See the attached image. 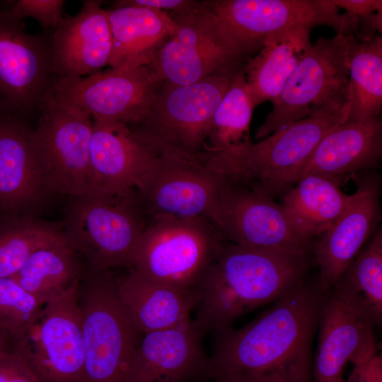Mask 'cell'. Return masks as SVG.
Segmentation results:
<instances>
[{
  "mask_svg": "<svg viewBox=\"0 0 382 382\" xmlns=\"http://www.w3.org/2000/svg\"><path fill=\"white\" fill-rule=\"evenodd\" d=\"M323 293L303 278L250 323L214 332V381L311 382L312 341L325 302Z\"/></svg>",
  "mask_w": 382,
  "mask_h": 382,
  "instance_id": "6da1fadb",
  "label": "cell"
},
{
  "mask_svg": "<svg viewBox=\"0 0 382 382\" xmlns=\"http://www.w3.org/2000/svg\"><path fill=\"white\" fill-rule=\"evenodd\" d=\"M308 254L255 249L222 241L200 277L195 326L203 334L231 327L246 313L274 302L303 279Z\"/></svg>",
  "mask_w": 382,
  "mask_h": 382,
  "instance_id": "7a4b0ae2",
  "label": "cell"
},
{
  "mask_svg": "<svg viewBox=\"0 0 382 382\" xmlns=\"http://www.w3.org/2000/svg\"><path fill=\"white\" fill-rule=\"evenodd\" d=\"M349 104L320 112L279 129L257 143L202 153L200 158L226 181L272 199L298 182L306 161L329 132L348 120Z\"/></svg>",
  "mask_w": 382,
  "mask_h": 382,
  "instance_id": "3957f363",
  "label": "cell"
},
{
  "mask_svg": "<svg viewBox=\"0 0 382 382\" xmlns=\"http://www.w3.org/2000/svg\"><path fill=\"white\" fill-rule=\"evenodd\" d=\"M135 189L69 197L62 221L69 243L93 270L129 267L147 224Z\"/></svg>",
  "mask_w": 382,
  "mask_h": 382,
  "instance_id": "277c9868",
  "label": "cell"
},
{
  "mask_svg": "<svg viewBox=\"0 0 382 382\" xmlns=\"http://www.w3.org/2000/svg\"><path fill=\"white\" fill-rule=\"evenodd\" d=\"M226 43L242 61L257 53L265 40L283 30L326 25L354 35L358 18L340 13L331 0L202 1Z\"/></svg>",
  "mask_w": 382,
  "mask_h": 382,
  "instance_id": "5b68a950",
  "label": "cell"
},
{
  "mask_svg": "<svg viewBox=\"0 0 382 382\" xmlns=\"http://www.w3.org/2000/svg\"><path fill=\"white\" fill-rule=\"evenodd\" d=\"M83 382H125L140 333L122 306L112 270L86 267L78 289Z\"/></svg>",
  "mask_w": 382,
  "mask_h": 382,
  "instance_id": "8992f818",
  "label": "cell"
},
{
  "mask_svg": "<svg viewBox=\"0 0 382 382\" xmlns=\"http://www.w3.org/2000/svg\"><path fill=\"white\" fill-rule=\"evenodd\" d=\"M243 66L216 72L189 85L163 82L146 118L130 128L156 154L199 155L232 77Z\"/></svg>",
  "mask_w": 382,
  "mask_h": 382,
  "instance_id": "52a82bcc",
  "label": "cell"
},
{
  "mask_svg": "<svg viewBox=\"0 0 382 382\" xmlns=\"http://www.w3.org/2000/svg\"><path fill=\"white\" fill-rule=\"evenodd\" d=\"M354 35L336 34L311 45L255 134L261 140L295 121L348 103L349 55Z\"/></svg>",
  "mask_w": 382,
  "mask_h": 382,
  "instance_id": "ba28073f",
  "label": "cell"
},
{
  "mask_svg": "<svg viewBox=\"0 0 382 382\" xmlns=\"http://www.w3.org/2000/svg\"><path fill=\"white\" fill-rule=\"evenodd\" d=\"M162 83L150 54L90 76L54 78L52 96L93 120L135 127L148 116Z\"/></svg>",
  "mask_w": 382,
  "mask_h": 382,
  "instance_id": "9c48e42d",
  "label": "cell"
},
{
  "mask_svg": "<svg viewBox=\"0 0 382 382\" xmlns=\"http://www.w3.org/2000/svg\"><path fill=\"white\" fill-rule=\"evenodd\" d=\"M222 241L208 221L150 217L128 268L163 284L195 289Z\"/></svg>",
  "mask_w": 382,
  "mask_h": 382,
  "instance_id": "30bf717a",
  "label": "cell"
},
{
  "mask_svg": "<svg viewBox=\"0 0 382 382\" xmlns=\"http://www.w3.org/2000/svg\"><path fill=\"white\" fill-rule=\"evenodd\" d=\"M91 117L48 98L31 128L30 143L43 181L54 196L91 191Z\"/></svg>",
  "mask_w": 382,
  "mask_h": 382,
  "instance_id": "8fae6325",
  "label": "cell"
},
{
  "mask_svg": "<svg viewBox=\"0 0 382 382\" xmlns=\"http://www.w3.org/2000/svg\"><path fill=\"white\" fill-rule=\"evenodd\" d=\"M54 78L49 35L29 34L0 11V117L29 125L52 94Z\"/></svg>",
  "mask_w": 382,
  "mask_h": 382,
  "instance_id": "7c38bea8",
  "label": "cell"
},
{
  "mask_svg": "<svg viewBox=\"0 0 382 382\" xmlns=\"http://www.w3.org/2000/svg\"><path fill=\"white\" fill-rule=\"evenodd\" d=\"M224 183L198 156L163 152L136 190L147 219H201L214 225Z\"/></svg>",
  "mask_w": 382,
  "mask_h": 382,
  "instance_id": "4fadbf2b",
  "label": "cell"
},
{
  "mask_svg": "<svg viewBox=\"0 0 382 382\" xmlns=\"http://www.w3.org/2000/svg\"><path fill=\"white\" fill-rule=\"evenodd\" d=\"M170 16L178 25L176 32L151 54L163 82L189 85L245 64L223 40L202 1L191 10Z\"/></svg>",
  "mask_w": 382,
  "mask_h": 382,
  "instance_id": "5bb4252c",
  "label": "cell"
},
{
  "mask_svg": "<svg viewBox=\"0 0 382 382\" xmlns=\"http://www.w3.org/2000/svg\"><path fill=\"white\" fill-rule=\"evenodd\" d=\"M332 289L319 322L314 382H344L348 361L355 364L376 354V322L364 299L342 278Z\"/></svg>",
  "mask_w": 382,
  "mask_h": 382,
  "instance_id": "9a60e30c",
  "label": "cell"
},
{
  "mask_svg": "<svg viewBox=\"0 0 382 382\" xmlns=\"http://www.w3.org/2000/svg\"><path fill=\"white\" fill-rule=\"evenodd\" d=\"M79 282L47 302L29 331L27 355L39 382L84 381Z\"/></svg>",
  "mask_w": 382,
  "mask_h": 382,
  "instance_id": "2e32d148",
  "label": "cell"
},
{
  "mask_svg": "<svg viewBox=\"0 0 382 382\" xmlns=\"http://www.w3.org/2000/svg\"><path fill=\"white\" fill-rule=\"evenodd\" d=\"M214 226L224 241L240 246L309 252L310 241L296 232L282 204L225 180Z\"/></svg>",
  "mask_w": 382,
  "mask_h": 382,
  "instance_id": "e0dca14e",
  "label": "cell"
},
{
  "mask_svg": "<svg viewBox=\"0 0 382 382\" xmlns=\"http://www.w3.org/2000/svg\"><path fill=\"white\" fill-rule=\"evenodd\" d=\"M204 336L192 319L171 329L146 333L133 354L125 382L214 381Z\"/></svg>",
  "mask_w": 382,
  "mask_h": 382,
  "instance_id": "ac0fdd59",
  "label": "cell"
},
{
  "mask_svg": "<svg viewBox=\"0 0 382 382\" xmlns=\"http://www.w3.org/2000/svg\"><path fill=\"white\" fill-rule=\"evenodd\" d=\"M354 179L357 189L349 205L314 248L324 293L337 284L380 220L379 178Z\"/></svg>",
  "mask_w": 382,
  "mask_h": 382,
  "instance_id": "d6986e66",
  "label": "cell"
},
{
  "mask_svg": "<svg viewBox=\"0 0 382 382\" xmlns=\"http://www.w3.org/2000/svg\"><path fill=\"white\" fill-rule=\"evenodd\" d=\"M55 78L87 76L110 65L113 37L107 11L99 1H85L49 35Z\"/></svg>",
  "mask_w": 382,
  "mask_h": 382,
  "instance_id": "ffe728a7",
  "label": "cell"
},
{
  "mask_svg": "<svg viewBox=\"0 0 382 382\" xmlns=\"http://www.w3.org/2000/svg\"><path fill=\"white\" fill-rule=\"evenodd\" d=\"M30 125L0 119V218L40 216L55 197L41 176L30 143Z\"/></svg>",
  "mask_w": 382,
  "mask_h": 382,
  "instance_id": "44dd1931",
  "label": "cell"
},
{
  "mask_svg": "<svg viewBox=\"0 0 382 382\" xmlns=\"http://www.w3.org/2000/svg\"><path fill=\"white\" fill-rule=\"evenodd\" d=\"M156 156L127 125L93 120L90 192L113 193L138 189Z\"/></svg>",
  "mask_w": 382,
  "mask_h": 382,
  "instance_id": "7402d4cb",
  "label": "cell"
},
{
  "mask_svg": "<svg viewBox=\"0 0 382 382\" xmlns=\"http://www.w3.org/2000/svg\"><path fill=\"white\" fill-rule=\"evenodd\" d=\"M381 155L382 122L379 117L347 121L320 141L303 166L299 179L317 175L340 185L342 178L378 166Z\"/></svg>",
  "mask_w": 382,
  "mask_h": 382,
  "instance_id": "603a6c76",
  "label": "cell"
},
{
  "mask_svg": "<svg viewBox=\"0 0 382 382\" xmlns=\"http://www.w3.org/2000/svg\"><path fill=\"white\" fill-rule=\"evenodd\" d=\"M117 277L120 302L135 328L141 333L175 328L191 319L198 295L154 281L133 268Z\"/></svg>",
  "mask_w": 382,
  "mask_h": 382,
  "instance_id": "cb8c5ba5",
  "label": "cell"
},
{
  "mask_svg": "<svg viewBox=\"0 0 382 382\" xmlns=\"http://www.w3.org/2000/svg\"><path fill=\"white\" fill-rule=\"evenodd\" d=\"M311 28H291L269 35L245 63L246 82L255 106L273 101L311 46Z\"/></svg>",
  "mask_w": 382,
  "mask_h": 382,
  "instance_id": "d4e9b609",
  "label": "cell"
},
{
  "mask_svg": "<svg viewBox=\"0 0 382 382\" xmlns=\"http://www.w3.org/2000/svg\"><path fill=\"white\" fill-rule=\"evenodd\" d=\"M352 198L353 194L344 193L337 182L307 175L282 197V205L296 232L311 241L329 230Z\"/></svg>",
  "mask_w": 382,
  "mask_h": 382,
  "instance_id": "484cf974",
  "label": "cell"
},
{
  "mask_svg": "<svg viewBox=\"0 0 382 382\" xmlns=\"http://www.w3.org/2000/svg\"><path fill=\"white\" fill-rule=\"evenodd\" d=\"M106 11L113 37L110 66L149 55L178 28L166 11L134 5Z\"/></svg>",
  "mask_w": 382,
  "mask_h": 382,
  "instance_id": "4316f807",
  "label": "cell"
},
{
  "mask_svg": "<svg viewBox=\"0 0 382 382\" xmlns=\"http://www.w3.org/2000/svg\"><path fill=\"white\" fill-rule=\"evenodd\" d=\"M86 267L66 238L36 250L11 278L45 304L79 282Z\"/></svg>",
  "mask_w": 382,
  "mask_h": 382,
  "instance_id": "83f0119b",
  "label": "cell"
},
{
  "mask_svg": "<svg viewBox=\"0 0 382 382\" xmlns=\"http://www.w3.org/2000/svg\"><path fill=\"white\" fill-rule=\"evenodd\" d=\"M349 122L379 117L382 108V37L352 41L348 69Z\"/></svg>",
  "mask_w": 382,
  "mask_h": 382,
  "instance_id": "f1b7e54d",
  "label": "cell"
},
{
  "mask_svg": "<svg viewBox=\"0 0 382 382\" xmlns=\"http://www.w3.org/2000/svg\"><path fill=\"white\" fill-rule=\"evenodd\" d=\"M66 238L62 221L18 215L0 218V278L13 277L36 250Z\"/></svg>",
  "mask_w": 382,
  "mask_h": 382,
  "instance_id": "f546056e",
  "label": "cell"
},
{
  "mask_svg": "<svg viewBox=\"0 0 382 382\" xmlns=\"http://www.w3.org/2000/svg\"><path fill=\"white\" fill-rule=\"evenodd\" d=\"M244 66L232 77L214 115L201 154L231 149L250 141V124L256 106L246 82Z\"/></svg>",
  "mask_w": 382,
  "mask_h": 382,
  "instance_id": "4dcf8cb0",
  "label": "cell"
},
{
  "mask_svg": "<svg viewBox=\"0 0 382 382\" xmlns=\"http://www.w3.org/2000/svg\"><path fill=\"white\" fill-rule=\"evenodd\" d=\"M44 305L13 278H0V340L2 344L27 351L29 331Z\"/></svg>",
  "mask_w": 382,
  "mask_h": 382,
  "instance_id": "1f68e13d",
  "label": "cell"
},
{
  "mask_svg": "<svg viewBox=\"0 0 382 382\" xmlns=\"http://www.w3.org/2000/svg\"><path fill=\"white\" fill-rule=\"evenodd\" d=\"M364 300L376 323L382 317V231L380 228L341 277Z\"/></svg>",
  "mask_w": 382,
  "mask_h": 382,
  "instance_id": "d6a6232c",
  "label": "cell"
},
{
  "mask_svg": "<svg viewBox=\"0 0 382 382\" xmlns=\"http://www.w3.org/2000/svg\"><path fill=\"white\" fill-rule=\"evenodd\" d=\"M64 0H18L0 11L18 21L25 18L36 20L45 30H54L64 18Z\"/></svg>",
  "mask_w": 382,
  "mask_h": 382,
  "instance_id": "836d02e7",
  "label": "cell"
},
{
  "mask_svg": "<svg viewBox=\"0 0 382 382\" xmlns=\"http://www.w3.org/2000/svg\"><path fill=\"white\" fill-rule=\"evenodd\" d=\"M0 382H39L25 350L1 346Z\"/></svg>",
  "mask_w": 382,
  "mask_h": 382,
  "instance_id": "e575fe53",
  "label": "cell"
},
{
  "mask_svg": "<svg viewBox=\"0 0 382 382\" xmlns=\"http://www.w3.org/2000/svg\"><path fill=\"white\" fill-rule=\"evenodd\" d=\"M345 382H382V358L375 354L370 358L354 364Z\"/></svg>",
  "mask_w": 382,
  "mask_h": 382,
  "instance_id": "d590c367",
  "label": "cell"
},
{
  "mask_svg": "<svg viewBox=\"0 0 382 382\" xmlns=\"http://www.w3.org/2000/svg\"><path fill=\"white\" fill-rule=\"evenodd\" d=\"M198 1L190 0H123L115 3V6L134 5L163 11L170 10L172 13H183L197 7Z\"/></svg>",
  "mask_w": 382,
  "mask_h": 382,
  "instance_id": "8d00e7d4",
  "label": "cell"
},
{
  "mask_svg": "<svg viewBox=\"0 0 382 382\" xmlns=\"http://www.w3.org/2000/svg\"><path fill=\"white\" fill-rule=\"evenodd\" d=\"M331 2L338 9H345L347 14L357 18L382 11L381 0H331Z\"/></svg>",
  "mask_w": 382,
  "mask_h": 382,
  "instance_id": "74e56055",
  "label": "cell"
},
{
  "mask_svg": "<svg viewBox=\"0 0 382 382\" xmlns=\"http://www.w3.org/2000/svg\"><path fill=\"white\" fill-rule=\"evenodd\" d=\"M382 31V11H378L364 17L358 18L356 40L359 42H366L374 38L375 32Z\"/></svg>",
  "mask_w": 382,
  "mask_h": 382,
  "instance_id": "f35d334b",
  "label": "cell"
},
{
  "mask_svg": "<svg viewBox=\"0 0 382 382\" xmlns=\"http://www.w3.org/2000/svg\"><path fill=\"white\" fill-rule=\"evenodd\" d=\"M214 382H262L257 380L244 378H223L218 379Z\"/></svg>",
  "mask_w": 382,
  "mask_h": 382,
  "instance_id": "ab89813d",
  "label": "cell"
},
{
  "mask_svg": "<svg viewBox=\"0 0 382 382\" xmlns=\"http://www.w3.org/2000/svg\"><path fill=\"white\" fill-rule=\"evenodd\" d=\"M1 345H2V342H1V341L0 340V347H1Z\"/></svg>",
  "mask_w": 382,
  "mask_h": 382,
  "instance_id": "60d3db41",
  "label": "cell"
},
{
  "mask_svg": "<svg viewBox=\"0 0 382 382\" xmlns=\"http://www.w3.org/2000/svg\"><path fill=\"white\" fill-rule=\"evenodd\" d=\"M0 119H1V117H0Z\"/></svg>",
  "mask_w": 382,
  "mask_h": 382,
  "instance_id": "b9f144b4",
  "label": "cell"
}]
</instances>
